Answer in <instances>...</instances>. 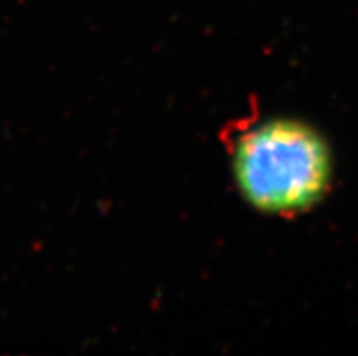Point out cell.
<instances>
[{
  "mask_svg": "<svg viewBox=\"0 0 358 356\" xmlns=\"http://www.w3.org/2000/svg\"><path fill=\"white\" fill-rule=\"evenodd\" d=\"M229 171L253 211L287 218L311 211L326 197L333 157L317 127L277 115L253 122L233 138Z\"/></svg>",
  "mask_w": 358,
  "mask_h": 356,
  "instance_id": "cell-1",
  "label": "cell"
}]
</instances>
